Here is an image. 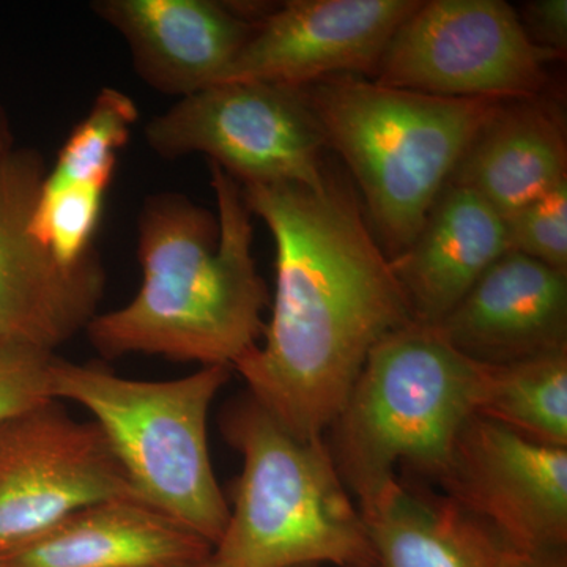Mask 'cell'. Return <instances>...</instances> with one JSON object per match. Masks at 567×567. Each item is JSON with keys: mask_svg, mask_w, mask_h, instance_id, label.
<instances>
[{"mask_svg": "<svg viewBox=\"0 0 567 567\" xmlns=\"http://www.w3.org/2000/svg\"><path fill=\"white\" fill-rule=\"evenodd\" d=\"M233 374L230 365H204L182 379L151 382L55 354L51 390L54 401L91 413L145 503L213 547L229 520V503L213 470L208 416Z\"/></svg>", "mask_w": 567, "mask_h": 567, "instance_id": "cell-6", "label": "cell"}, {"mask_svg": "<svg viewBox=\"0 0 567 567\" xmlns=\"http://www.w3.org/2000/svg\"><path fill=\"white\" fill-rule=\"evenodd\" d=\"M112 498L142 499L93 421L59 401L0 421V544Z\"/></svg>", "mask_w": 567, "mask_h": 567, "instance_id": "cell-10", "label": "cell"}, {"mask_svg": "<svg viewBox=\"0 0 567 567\" xmlns=\"http://www.w3.org/2000/svg\"><path fill=\"white\" fill-rule=\"evenodd\" d=\"M565 182L566 122L546 95L503 103L450 181L476 193L503 218Z\"/></svg>", "mask_w": 567, "mask_h": 567, "instance_id": "cell-19", "label": "cell"}, {"mask_svg": "<svg viewBox=\"0 0 567 567\" xmlns=\"http://www.w3.org/2000/svg\"><path fill=\"white\" fill-rule=\"evenodd\" d=\"M377 567H516L520 551L445 494L399 477L358 505Z\"/></svg>", "mask_w": 567, "mask_h": 567, "instance_id": "cell-18", "label": "cell"}, {"mask_svg": "<svg viewBox=\"0 0 567 567\" xmlns=\"http://www.w3.org/2000/svg\"><path fill=\"white\" fill-rule=\"evenodd\" d=\"M516 567H567V548L529 551L518 555Z\"/></svg>", "mask_w": 567, "mask_h": 567, "instance_id": "cell-24", "label": "cell"}, {"mask_svg": "<svg viewBox=\"0 0 567 567\" xmlns=\"http://www.w3.org/2000/svg\"><path fill=\"white\" fill-rule=\"evenodd\" d=\"M208 167L218 216L182 194L145 200L137 221L140 290L85 328L106 360L156 354L234 369L260 344L270 297L252 256V215L240 185L215 163Z\"/></svg>", "mask_w": 567, "mask_h": 567, "instance_id": "cell-2", "label": "cell"}, {"mask_svg": "<svg viewBox=\"0 0 567 567\" xmlns=\"http://www.w3.org/2000/svg\"><path fill=\"white\" fill-rule=\"evenodd\" d=\"M517 13L533 43L555 52L559 61L566 58L567 0H533Z\"/></svg>", "mask_w": 567, "mask_h": 567, "instance_id": "cell-23", "label": "cell"}, {"mask_svg": "<svg viewBox=\"0 0 567 567\" xmlns=\"http://www.w3.org/2000/svg\"><path fill=\"white\" fill-rule=\"evenodd\" d=\"M13 145L14 137L11 133L9 117H7L6 110L0 104V152L9 151Z\"/></svg>", "mask_w": 567, "mask_h": 567, "instance_id": "cell-25", "label": "cell"}, {"mask_svg": "<svg viewBox=\"0 0 567 567\" xmlns=\"http://www.w3.org/2000/svg\"><path fill=\"white\" fill-rule=\"evenodd\" d=\"M219 429L241 472L204 567H377L324 436L293 435L248 391L223 406Z\"/></svg>", "mask_w": 567, "mask_h": 567, "instance_id": "cell-3", "label": "cell"}, {"mask_svg": "<svg viewBox=\"0 0 567 567\" xmlns=\"http://www.w3.org/2000/svg\"><path fill=\"white\" fill-rule=\"evenodd\" d=\"M436 483L522 554L567 548V447L475 415Z\"/></svg>", "mask_w": 567, "mask_h": 567, "instance_id": "cell-11", "label": "cell"}, {"mask_svg": "<svg viewBox=\"0 0 567 567\" xmlns=\"http://www.w3.org/2000/svg\"><path fill=\"white\" fill-rule=\"evenodd\" d=\"M137 118L132 96L104 87L47 171L31 230L59 262L76 265L93 251L118 152L128 144Z\"/></svg>", "mask_w": 567, "mask_h": 567, "instance_id": "cell-16", "label": "cell"}, {"mask_svg": "<svg viewBox=\"0 0 567 567\" xmlns=\"http://www.w3.org/2000/svg\"><path fill=\"white\" fill-rule=\"evenodd\" d=\"M555 61L503 0H420L371 80L447 99L511 102L546 95Z\"/></svg>", "mask_w": 567, "mask_h": 567, "instance_id": "cell-8", "label": "cell"}, {"mask_svg": "<svg viewBox=\"0 0 567 567\" xmlns=\"http://www.w3.org/2000/svg\"><path fill=\"white\" fill-rule=\"evenodd\" d=\"M204 561L189 563V565H178V566H156V567H204Z\"/></svg>", "mask_w": 567, "mask_h": 567, "instance_id": "cell-26", "label": "cell"}, {"mask_svg": "<svg viewBox=\"0 0 567 567\" xmlns=\"http://www.w3.org/2000/svg\"><path fill=\"white\" fill-rule=\"evenodd\" d=\"M55 353L0 341V421L54 401L51 368Z\"/></svg>", "mask_w": 567, "mask_h": 567, "instance_id": "cell-22", "label": "cell"}, {"mask_svg": "<svg viewBox=\"0 0 567 567\" xmlns=\"http://www.w3.org/2000/svg\"><path fill=\"white\" fill-rule=\"evenodd\" d=\"M476 416L533 442L567 447V350L481 364Z\"/></svg>", "mask_w": 567, "mask_h": 567, "instance_id": "cell-20", "label": "cell"}, {"mask_svg": "<svg viewBox=\"0 0 567 567\" xmlns=\"http://www.w3.org/2000/svg\"><path fill=\"white\" fill-rule=\"evenodd\" d=\"M505 221L511 251L567 274V182Z\"/></svg>", "mask_w": 567, "mask_h": 567, "instance_id": "cell-21", "label": "cell"}, {"mask_svg": "<svg viewBox=\"0 0 567 567\" xmlns=\"http://www.w3.org/2000/svg\"><path fill=\"white\" fill-rule=\"evenodd\" d=\"M164 159L203 153L240 186H319L327 144L303 89L262 81L212 85L178 100L145 126Z\"/></svg>", "mask_w": 567, "mask_h": 567, "instance_id": "cell-7", "label": "cell"}, {"mask_svg": "<svg viewBox=\"0 0 567 567\" xmlns=\"http://www.w3.org/2000/svg\"><path fill=\"white\" fill-rule=\"evenodd\" d=\"M210 544L137 498L82 506L51 527L0 544V567H156L203 561Z\"/></svg>", "mask_w": 567, "mask_h": 567, "instance_id": "cell-15", "label": "cell"}, {"mask_svg": "<svg viewBox=\"0 0 567 567\" xmlns=\"http://www.w3.org/2000/svg\"><path fill=\"white\" fill-rule=\"evenodd\" d=\"M303 567H324V566H303Z\"/></svg>", "mask_w": 567, "mask_h": 567, "instance_id": "cell-27", "label": "cell"}, {"mask_svg": "<svg viewBox=\"0 0 567 567\" xmlns=\"http://www.w3.org/2000/svg\"><path fill=\"white\" fill-rule=\"evenodd\" d=\"M44 175L33 148L0 152V341L55 353L99 315L106 271L95 251L59 262L32 234Z\"/></svg>", "mask_w": 567, "mask_h": 567, "instance_id": "cell-9", "label": "cell"}, {"mask_svg": "<svg viewBox=\"0 0 567 567\" xmlns=\"http://www.w3.org/2000/svg\"><path fill=\"white\" fill-rule=\"evenodd\" d=\"M91 9L121 33L137 76L181 100L219 84L264 17L215 0H96Z\"/></svg>", "mask_w": 567, "mask_h": 567, "instance_id": "cell-13", "label": "cell"}, {"mask_svg": "<svg viewBox=\"0 0 567 567\" xmlns=\"http://www.w3.org/2000/svg\"><path fill=\"white\" fill-rule=\"evenodd\" d=\"M276 248L274 315L235 364L248 393L293 435L324 436L365 358L415 322L357 188L328 166L319 186H240Z\"/></svg>", "mask_w": 567, "mask_h": 567, "instance_id": "cell-1", "label": "cell"}, {"mask_svg": "<svg viewBox=\"0 0 567 567\" xmlns=\"http://www.w3.org/2000/svg\"><path fill=\"white\" fill-rule=\"evenodd\" d=\"M436 328L477 364H511L563 352L567 274L524 254L506 252Z\"/></svg>", "mask_w": 567, "mask_h": 567, "instance_id": "cell-14", "label": "cell"}, {"mask_svg": "<svg viewBox=\"0 0 567 567\" xmlns=\"http://www.w3.org/2000/svg\"><path fill=\"white\" fill-rule=\"evenodd\" d=\"M509 251L505 218L476 193L447 183L415 240L390 262L415 322L440 327Z\"/></svg>", "mask_w": 567, "mask_h": 567, "instance_id": "cell-17", "label": "cell"}, {"mask_svg": "<svg viewBox=\"0 0 567 567\" xmlns=\"http://www.w3.org/2000/svg\"><path fill=\"white\" fill-rule=\"evenodd\" d=\"M480 377L481 364L420 322L371 350L324 439L357 505L398 477V465L434 481L442 475L476 415Z\"/></svg>", "mask_w": 567, "mask_h": 567, "instance_id": "cell-5", "label": "cell"}, {"mask_svg": "<svg viewBox=\"0 0 567 567\" xmlns=\"http://www.w3.org/2000/svg\"><path fill=\"white\" fill-rule=\"evenodd\" d=\"M303 91L390 259L415 240L466 148L506 103L405 91L354 74Z\"/></svg>", "mask_w": 567, "mask_h": 567, "instance_id": "cell-4", "label": "cell"}, {"mask_svg": "<svg viewBox=\"0 0 567 567\" xmlns=\"http://www.w3.org/2000/svg\"><path fill=\"white\" fill-rule=\"evenodd\" d=\"M420 0H289L265 13L223 82L305 89L328 78L374 76Z\"/></svg>", "mask_w": 567, "mask_h": 567, "instance_id": "cell-12", "label": "cell"}]
</instances>
